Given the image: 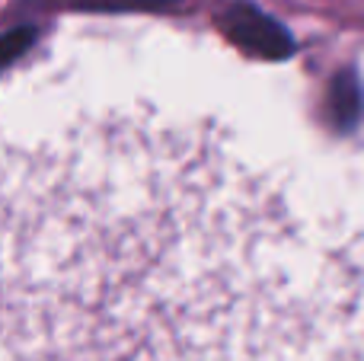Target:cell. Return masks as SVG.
<instances>
[{
  "instance_id": "obj_1",
  "label": "cell",
  "mask_w": 364,
  "mask_h": 361,
  "mask_svg": "<svg viewBox=\"0 0 364 361\" xmlns=\"http://www.w3.org/2000/svg\"><path fill=\"white\" fill-rule=\"evenodd\" d=\"M230 32L237 36V42H243L252 51H265V55H288L291 51V38L278 29V23H272L252 6H237L230 13Z\"/></svg>"
},
{
  "instance_id": "obj_2",
  "label": "cell",
  "mask_w": 364,
  "mask_h": 361,
  "mask_svg": "<svg viewBox=\"0 0 364 361\" xmlns=\"http://www.w3.org/2000/svg\"><path fill=\"white\" fill-rule=\"evenodd\" d=\"M93 4H112V6H164L173 0H93Z\"/></svg>"
}]
</instances>
